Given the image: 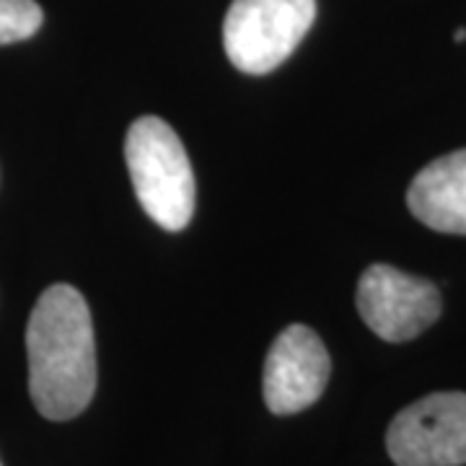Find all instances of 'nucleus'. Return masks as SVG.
I'll use <instances>...</instances> for the list:
<instances>
[{"mask_svg":"<svg viewBox=\"0 0 466 466\" xmlns=\"http://www.w3.org/2000/svg\"><path fill=\"white\" fill-rule=\"evenodd\" d=\"M125 158L137 202L164 231H182L195 213V174L179 135L161 116H140L127 130Z\"/></svg>","mask_w":466,"mask_h":466,"instance_id":"obj_2","label":"nucleus"},{"mask_svg":"<svg viewBox=\"0 0 466 466\" xmlns=\"http://www.w3.org/2000/svg\"><path fill=\"white\" fill-rule=\"evenodd\" d=\"M317 18V0H233L223 47L241 73L265 76L296 52Z\"/></svg>","mask_w":466,"mask_h":466,"instance_id":"obj_3","label":"nucleus"},{"mask_svg":"<svg viewBox=\"0 0 466 466\" xmlns=\"http://www.w3.org/2000/svg\"><path fill=\"white\" fill-rule=\"evenodd\" d=\"M358 311L368 329L386 342H410L431 329L443 309L441 290L431 280L391 265H370L358 280Z\"/></svg>","mask_w":466,"mask_h":466,"instance_id":"obj_5","label":"nucleus"},{"mask_svg":"<svg viewBox=\"0 0 466 466\" xmlns=\"http://www.w3.org/2000/svg\"><path fill=\"white\" fill-rule=\"evenodd\" d=\"M29 394L39 415L63 422L84 412L96 391V342L86 299L73 285H52L26 327Z\"/></svg>","mask_w":466,"mask_h":466,"instance_id":"obj_1","label":"nucleus"},{"mask_svg":"<svg viewBox=\"0 0 466 466\" xmlns=\"http://www.w3.org/2000/svg\"><path fill=\"white\" fill-rule=\"evenodd\" d=\"M407 205L428 228L466 236V148L422 168L407 189Z\"/></svg>","mask_w":466,"mask_h":466,"instance_id":"obj_7","label":"nucleus"},{"mask_svg":"<svg viewBox=\"0 0 466 466\" xmlns=\"http://www.w3.org/2000/svg\"><path fill=\"white\" fill-rule=\"evenodd\" d=\"M386 451L397 466L466 464V394L438 391L391 420Z\"/></svg>","mask_w":466,"mask_h":466,"instance_id":"obj_4","label":"nucleus"},{"mask_svg":"<svg viewBox=\"0 0 466 466\" xmlns=\"http://www.w3.org/2000/svg\"><path fill=\"white\" fill-rule=\"evenodd\" d=\"M332 360L321 337L303 324H290L267 352L262 391L272 415H296L324 394Z\"/></svg>","mask_w":466,"mask_h":466,"instance_id":"obj_6","label":"nucleus"},{"mask_svg":"<svg viewBox=\"0 0 466 466\" xmlns=\"http://www.w3.org/2000/svg\"><path fill=\"white\" fill-rule=\"evenodd\" d=\"M453 39H456V42H464V39H466V29H459V32L453 34Z\"/></svg>","mask_w":466,"mask_h":466,"instance_id":"obj_9","label":"nucleus"},{"mask_svg":"<svg viewBox=\"0 0 466 466\" xmlns=\"http://www.w3.org/2000/svg\"><path fill=\"white\" fill-rule=\"evenodd\" d=\"M42 8L34 0H0V45L24 42L42 26Z\"/></svg>","mask_w":466,"mask_h":466,"instance_id":"obj_8","label":"nucleus"}]
</instances>
